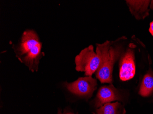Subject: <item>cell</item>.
<instances>
[{"label": "cell", "mask_w": 153, "mask_h": 114, "mask_svg": "<svg viewBox=\"0 0 153 114\" xmlns=\"http://www.w3.org/2000/svg\"><path fill=\"white\" fill-rule=\"evenodd\" d=\"M42 43L35 32H24L21 41L15 49L16 56L33 72L37 71L39 60L42 57Z\"/></svg>", "instance_id": "cell-1"}, {"label": "cell", "mask_w": 153, "mask_h": 114, "mask_svg": "<svg viewBox=\"0 0 153 114\" xmlns=\"http://www.w3.org/2000/svg\"><path fill=\"white\" fill-rule=\"evenodd\" d=\"M126 39V37H123L115 41H106L102 44H96V53L100 59V64L95 74L102 84H112L113 66L123 52L122 47L112 46V44L118 40Z\"/></svg>", "instance_id": "cell-2"}, {"label": "cell", "mask_w": 153, "mask_h": 114, "mask_svg": "<svg viewBox=\"0 0 153 114\" xmlns=\"http://www.w3.org/2000/svg\"><path fill=\"white\" fill-rule=\"evenodd\" d=\"M76 71L84 72L86 76H92L100 64V60L95 53L93 45L83 49L75 59Z\"/></svg>", "instance_id": "cell-3"}, {"label": "cell", "mask_w": 153, "mask_h": 114, "mask_svg": "<svg viewBox=\"0 0 153 114\" xmlns=\"http://www.w3.org/2000/svg\"><path fill=\"white\" fill-rule=\"evenodd\" d=\"M97 85V80L92 76L79 78L72 83H64L65 87L72 94L86 98L92 96Z\"/></svg>", "instance_id": "cell-4"}, {"label": "cell", "mask_w": 153, "mask_h": 114, "mask_svg": "<svg viewBox=\"0 0 153 114\" xmlns=\"http://www.w3.org/2000/svg\"><path fill=\"white\" fill-rule=\"evenodd\" d=\"M130 47L120 60L119 77L123 81L132 79L135 74L134 51L131 46Z\"/></svg>", "instance_id": "cell-5"}, {"label": "cell", "mask_w": 153, "mask_h": 114, "mask_svg": "<svg viewBox=\"0 0 153 114\" xmlns=\"http://www.w3.org/2000/svg\"><path fill=\"white\" fill-rule=\"evenodd\" d=\"M117 101H123V98L119 90L111 84L100 88L94 100V105L98 109L105 104Z\"/></svg>", "instance_id": "cell-6"}, {"label": "cell", "mask_w": 153, "mask_h": 114, "mask_svg": "<svg viewBox=\"0 0 153 114\" xmlns=\"http://www.w3.org/2000/svg\"><path fill=\"white\" fill-rule=\"evenodd\" d=\"M151 1H126L131 13L137 20L144 19L149 16V9Z\"/></svg>", "instance_id": "cell-7"}, {"label": "cell", "mask_w": 153, "mask_h": 114, "mask_svg": "<svg viewBox=\"0 0 153 114\" xmlns=\"http://www.w3.org/2000/svg\"><path fill=\"white\" fill-rule=\"evenodd\" d=\"M138 94L144 97L153 94V72L151 68L143 77Z\"/></svg>", "instance_id": "cell-8"}, {"label": "cell", "mask_w": 153, "mask_h": 114, "mask_svg": "<svg viewBox=\"0 0 153 114\" xmlns=\"http://www.w3.org/2000/svg\"><path fill=\"white\" fill-rule=\"evenodd\" d=\"M126 110L119 102L105 104L97 109L94 114H126Z\"/></svg>", "instance_id": "cell-9"}, {"label": "cell", "mask_w": 153, "mask_h": 114, "mask_svg": "<svg viewBox=\"0 0 153 114\" xmlns=\"http://www.w3.org/2000/svg\"><path fill=\"white\" fill-rule=\"evenodd\" d=\"M57 114H74V113H72L71 111H69L68 110H64L63 112H62V110L59 109H58Z\"/></svg>", "instance_id": "cell-10"}, {"label": "cell", "mask_w": 153, "mask_h": 114, "mask_svg": "<svg viewBox=\"0 0 153 114\" xmlns=\"http://www.w3.org/2000/svg\"><path fill=\"white\" fill-rule=\"evenodd\" d=\"M149 32L150 34L153 36V21L150 23V26H149Z\"/></svg>", "instance_id": "cell-11"}, {"label": "cell", "mask_w": 153, "mask_h": 114, "mask_svg": "<svg viewBox=\"0 0 153 114\" xmlns=\"http://www.w3.org/2000/svg\"><path fill=\"white\" fill-rule=\"evenodd\" d=\"M149 7H150V9L153 10V1H151L150 5H149Z\"/></svg>", "instance_id": "cell-12"}]
</instances>
